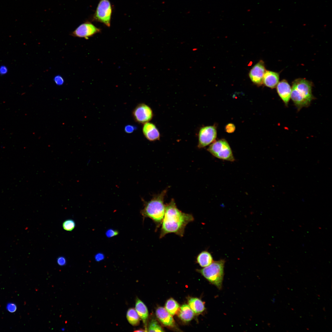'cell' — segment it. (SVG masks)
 <instances>
[{
	"label": "cell",
	"mask_w": 332,
	"mask_h": 332,
	"mask_svg": "<svg viewBox=\"0 0 332 332\" xmlns=\"http://www.w3.org/2000/svg\"><path fill=\"white\" fill-rule=\"evenodd\" d=\"M194 220L192 215L182 212L179 210L174 200L172 199L169 203L165 205L160 238L161 239L166 235L171 233L183 237L187 225Z\"/></svg>",
	"instance_id": "obj_1"
},
{
	"label": "cell",
	"mask_w": 332,
	"mask_h": 332,
	"mask_svg": "<svg viewBox=\"0 0 332 332\" xmlns=\"http://www.w3.org/2000/svg\"><path fill=\"white\" fill-rule=\"evenodd\" d=\"M167 192V190H164L150 201H144V208L140 211L143 219L148 218L152 219L156 224V229L161 226L164 217L165 207L164 200Z\"/></svg>",
	"instance_id": "obj_2"
},
{
	"label": "cell",
	"mask_w": 332,
	"mask_h": 332,
	"mask_svg": "<svg viewBox=\"0 0 332 332\" xmlns=\"http://www.w3.org/2000/svg\"><path fill=\"white\" fill-rule=\"evenodd\" d=\"M312 86V83L305 79H296L293 82L290 97L298 110L309 106L314 99Z\"/></svg>",
	"instance_id": "obj_3"
},
{
	"label": "cell",
	"mask_w": 332,
	"mask_h": 332,
	"mask_svg": "<svg viewBox=\"0 0 332 332\" xmlns=\"http://www.w3.org/2000/svg\"><path fill=\"white\" fill-rule=\"evenodd\" d=\"M225 263L223 259L213 261L209 266L198 271L210 283L220 290L222 287Z\"/></svg>",
	"instance_id": "obj_4"
},
{
	"label": "cell",
	"mask_w": 332,
	"mask_h": 332,
	"mask_svg": "<svg viewBox=\"0 0 332 332\" xmlns=\"http://www.w3.org/2000/svg\"><path fill=\"white\" fill-rule=\"evenodd\" d=\"M207 150L218 159L231 162L235 160L231 147L225 139H221L212 143Z\"/></svg>",
	"instance_id": "obj_5"
},
{
	"label": "cell",
	"mask_w": 332,
	"mask_h": 332,
	"mask_svg": "<svg viewBox=\"0 0 332 332\" xmlns=\"http://www.w3.org/2000/svg\"><path fill=\"white\" fill-rule=\"evenodd\" d=\"M112 8L109 0H101L97 7L93 18L110 27Z\"/></svg>",
	"instance_id": "obj_6"
},
{
	"label": "cell",
	"mask_w": 332,
	"mask_h": 332,
	"mask_svg": "<svg viewBox=\"0 0 332 332\" xmlns=\"http://www.w3.org/2000/svg\"><path fill=\"white\" fill-rule=\"evenodd\" d=\"M217 131L213 126H208L201 128L198 133V147L199 148L204 147L215 139Z\"/></svg>",
	"instance_id": "obj_7"
},
{
	"label": "cell",
	"mask_w": 332,
	"mask_h": 332,
	"mask_svg": "<svg viewBox=\"0 0 332 332\" xmlns=\"http://www.w3.org/2000/svg\"><path fill=\"white\" fill-rule=\"evenodd\" d=\"M133 118L139 123L144 124L148 122L152 118L153 113L152 109L147 105L141 103L138 104L132 112Z\"/></svg>",
	"instance_id": "obj_8"
},
{
	"label": "cell",
	"mask_w": 332,
	"mask_h": 332,
	"mask_svg": "<svg viewBox=\"0 0 332 332\" xmlns=\"http://www.w3.org/2000/svg\"><path fill=\"white\" fill-rule=\"evenodd\" d=\"M100 29L91 23L86 22L79 25L71 34L74 37L88 39L94 34L100 32Z\"/></svg>",
	"instance_id": "obj_9"
},
{
	"label": "cell",
	"mask_w": 332,
	"mask_h": 332,
	"mask_svg": "<svg viewBox=\"0 0 332 332\" xmlns=\"http://www.w3.org/2000/svg\"><path fill=\"white\" fill-rule=\"evenodd\" d=\"M266 71L263 61L260 60L253 66L250 71L249 76L251 81L258 85H261Z\"/></svg>",
	"instance_id": "obj_10"
},
{
	"label": "cell",
	"mask_w": 332,
	"mask_h": 332,
	"mask_svg": "<svg viewBox=\"0 0 332 332\" xmlns=\"http://www.w3.org/2000/svg\"><path fill=\"white\" fill-rule=\"evenodd\" d=\"M278 94L285 105H288L291 96V89L287 81L283 80L279 82L276 86Z\"/></svg>",
	"instance_id": "obj_11"
},
{
	"label": "cell",
	"mask_w": 332,
	"mask_h": 332,
	"mask_svg": "<svg viewBox=\"0 0 332 332\" xmlns=\"http://www.w3.org/2000/svg\"><path fill=\"white\" fill-rule=\"evenodd\" d=\"M142 131L145 137L150 141H154L160 139V132L153 123L149 122L144 123Z\"/></svg>",
	"instance_id": "obj_12"
},
{
	"label": "cell",
	"mask_w": 332,
	"mask_h": 332,
	"mask_svg": "<svg viewBox=\"0 0 332 332\" xmlns=\"http://www.w3.org/2000/svg\"><path fill=\"white\" fill-rule=\"evenodd\" d=\"M156 314L157 318L164 326H173L175 321L172 316L166 309L163 307H160L156 310Z\"/></svg>",
	"instance_id": "obj_13"
},
{
	"label": "cell",
	"mask_w": 332,
	"mask_h": 332,
	"mask_svg": "<svg viewBox=\"0 0 332 332\" xmlns=\"http://www.w3.org/2000/svg\"><path fill=\"white\" fill-rule=\"evenodd\" d=\"M279 75L278 73L266 70L264 74L263 83L271 89L275 88L279 82Z\"/></svg>",
	"instance_id": "obj_14"
},
{
	"label": "cell",
	"mask_w": 332,
	"mask_h": 332,
	"mask_svg": "<svg viewBox=\"0 0 332 332\" xmlns=\"http://www.w3.org/2000/svg\"><path fill=\"white\" fill-rule=\"evenodd\" d=\"M177 313L180 318L186 322L192 320L194 315L193 311L189 305L186 304H184L180 307Z\"/></svg>",
	"instance_id": "obj_15"
},
{
	"label": "cell",
	"mask_w": 332,
	"mask_h": 332,
	"mask_svg": "<svg viewBox=\"0 0 332 332\" xmlns=\"http://www.w3.org/2000/svg\"><path fill=\"white\" fill-rule=\"evenodd\" d=\"M197 263L202 267H205L211 264L213 258L211 254L207 251H204L200 252L196 258Z\"/></svg>",
	"instance_id": "obj_16"
},
{
	"label": "cell",
	"mask_w": 332,
	"mask_h": 332,
	"mask_svg": "<svg viewBox=\"0 0 332 332\" xmlns=\"http://www.w3.org/2000/svg\"><path fill=\"white\" fill-rule=\"evenodd\" d=\"M135 309L140 318L145 323L148 315V310L144 302L137 298L136 300Z\"/></svg>",
	"instance_id": "obj_17"
},
{
	"label": "cell",
	"mask_w": 332,
	"mask_h": 332,
	"mask_svg": "<svg viewBox=\"0 0 332 332\" xmlns=\"http://www.w3.org/2000/svg\"><path fill=\"white\" fill-rule=\"evenodd\" d=\"M188 303L190 307L196 314L201 313L205 309L204 302L198 298H191L189 300Z\"/></svg>",
	"instance_id": "obj_18"
},
{
	"label": "cell",
	"mask_w": 332,
	"mask_h": 332,
	"mask_svg": "<svg viewBox=\"0 0 332 332\" xmlns=\"http://www.w3.org/2000/svg\"><path fill=\"white\" fill-rule=\"evenodd\" d=\"M126 318L129 323L133 326H137L140 322V318L135 309L129 308L127 311Z\"/></svg>",
	"instance_id": "obj_19"
},
{
	"label": "cell",
	"mask_w": 332,
	"mask_h": 332,
	"mask_svg": "<svg viewBox=\"0 0 332 332\" xmlns=\"http://www.w3.org/2000/svg\"><path fill=\"white\" fill-rule=\"evenodd\" d=\"M180 308L178 303L172 298L168 299L165 304V308L172 315L177 314Z\"/></svg>",
	"instance_id": "obj_20"
},
{
	"label": "cell",
	"mask_w": 332,
	"mask_h": 332,
	"mask_svg": "<svg viewBox=\"0 0 332 332\" xmlns=\"http://www.w3.org/2000/svg\"><path fill=\"white\" fill-rule=\"evenodd\" d=\"M148 330V331L149 332L164 331L157 322L155 320H152L151 321Z\"/></svg>",
	"instance_id": "obj_21"
},
{
	"label": "cell",
	"mask_w": 332,
	"mask_h": 332,
	"mask_svg": "<svg viewBox=\"0 0 332 332\" xmlns=\"http://www.w3.org/2000/svg\"><path fill=\"white\" fill-rule=\"evenodd\" d=\"M75 226V223L72 219H68L65 221L62 224V227L64 230L69 231L73 230Z\"/></svg>",
	"instance_id": "obj_22"
},
{
	"label": "cell",
	"mask_w": 332,
	"mask_h": 332,
	"mask_svg": "<svg viewBox=\"0 0 332 332\" xmlns=\"http://www.w3.org/2000/svg\"><path fill=\"white\" fill-rule=\"evenodd\" d=\"M53 81L57 85L59 86L62 85L64 82V78L59 75L55 76L53 78Z\"/></svg>",
	"instance_id": "obj_23"
},
{
	"label": "cell",
	"mask_w": 332,
	"mask_h": 332,
	"mask_svg": "<svg viewBox=\"0 0 332 332\" xmlns=\"http://www.w3.org/2000/svg\"><path fill=\"white\" fill-rule=\"evenodd\" d=\"M6 309L9 312L13 313L15 312L17 310L16 305L13 303H9L7 304L6 306Z\"/></svg>",
	"instance_id": "obj_24"
},
{
	"label": "cell",
	"mask_w": 332,
	"mask_h": 332,
	"mask_svg": "<svg viewBox=\"0 0 332 332\" xmlns=\"http://www.w3.org/2000/svg\"><path fill=\"white\" fill-rule=\"evenodd\" d=\"M135 126L131 125H128L125 126L124 128L125 132L128 133H132L136 128Z\"/></svg>",
	"instance_id": "obj_25"
},
{
	"label": "cell",
	"mask_w": 332,
	"mask_h": 332,
	"mask_svg": "<svg viewBox=\"0 0 332 332\" xmlns=\"http://www.w3.org/2000/svg\"><path fill=\"white\" fill-rule=\"evenodd\" d=\"M57 263L60 266H64L66 263L65 258L63 256H60L57 259Z\"/></svg>",
	"instance_id": "obj_26"
},
{
	"label": "cell",
	"mask_w": 332,
	"mask_h": 332,
	"mask_svg": "<svg viewBox=\"0 0 332 332\" xmlns=\"http://www.w3.org/2000/svg\"><path fill=\"white\" fill-rule=\"evenodd\" d=\"M8 72L7 67L3 65L0 66V75H2L6 74Z\"/></svg>",
	"instance_id": "obj_27"
},
{
	"label": "cell",
	"mask_w": 332,
	"mask_h": 332,
	"mask_svg": "<svg viewBox=\"0 0 332 332\" xmlns=\"http://www.w3.org/2000/svg\"><path fill=\"white\" fill-rule=\"evenodd\" d=\"M117 234V231L111 229L108 230L106 232V236L108 237H111L115 236Z\"/></svg>",
	"instance_id": "obj_28"
},
{
	"label": "cell",
	"mask_w": 332,
	"mask_h": 332,
	"mask_svg": "<svg viewBox=\"0 0 332 332\" xmlns=\"http://www.w3.org/2000/svg\"><path fill=\"white\" fill-rule=\"evenodd\" d=\"M103 256H101V255H97L95 257V259L96 261H99L101 260L103 258Z\"/></svg>",
	"instance_id": "obj_29"
},
{
	"label": "cell",
	"mask_w": 332,
	"mask_h": 332,
	"mask_svg": "<svg viewBox=\"0 0 332 332\" xmlns=\"http://www.w3.org/2000/svg\"><path fill=\"white\" fill-rule=\"evenodd\" d=\"M144 331H146L144 330H143L142 329H138V330H135L134 331V332H144Z\"/></svg>",
	"instance_id": "obj_30"
},
{
	"label": "cell",
	"mask_w": 332,
	"mask_h": 332,
	"mask_svg": "<svg viewBox=\"0 0 332 332\" xmlns=\"http://www.w3.org/2000/svg\"><path fill=\"white\" fill-rule=\"evenodd\" d=\"M61 330H62L64 331V330L65 329L64 328H63V329H62Z\"/></svg>",
	"instance_id": "obj_31"
}]
</instances>
